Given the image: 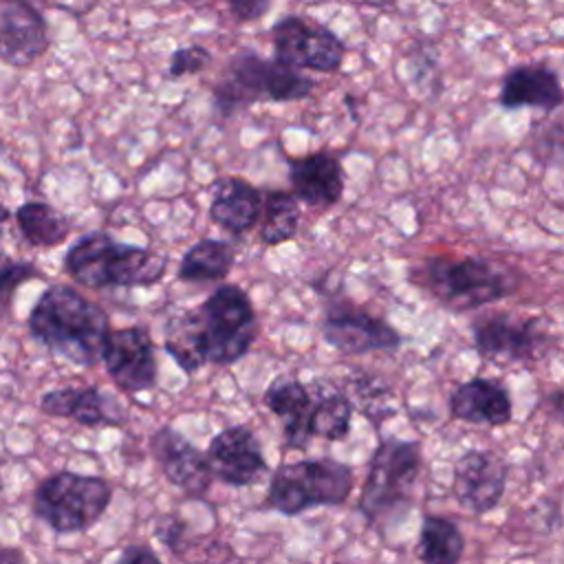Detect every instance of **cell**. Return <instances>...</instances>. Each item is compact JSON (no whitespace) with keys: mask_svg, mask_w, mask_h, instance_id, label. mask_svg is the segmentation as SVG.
Segmentation results:
<instances>
[{"mask_svg":"<svg viewBox=\"0 0 564 564\" xmlns=\"http://www.w3.org/2000/svg\"><path fill=\"white\" fill-rule=\"evenodd\" d=\"M258 317L247 291L218 284L196 308L176 313L165 324L163 348L187 375L203 366H231L253 346Z\"/></svg>","mask_w":564,"mask_h":564,"instance_id":"cell-1","label":"cell"},{"mask_svg":"<svg viewBox=\"0 0 564 564\" xmlns=\"http://www.w3.org/2000/svg\"><path fill=\"white\" fill-rule=\"evenodd\" d=\"M31 337L57 357L90 368L110 335L108 313L70 284L46 286L26 319Z\"/></svg>","mask_w":564,"mask_h":564,"instance_id":"cell-2","label":"cell"},{"mask_svg":"<svg viewBox=\"0 0 564 564\" xmlns=\"http://www.w3.org/2000/svg\"><path fill=\"white\" fill-rule=\"evenodd\" d=\"M64 271L88 289H134L161 282L167 260L145 247L119 242L106 231H90L68 247Z\"/></svg>","mask_w":564,"mask_h":564,"instance_id":"cell-3","label":"cell"},{"mask_svg":"<svg viewBox=\"0 0 564 564\" xmlns=\"http://www.w3.org/2000/svg\"><path fill=\"white\" fill-rule=\"evenodd\" d=\"M315 88V82L300 73V68L269 59L256 51H238L229 62L220 79L214 84V110L218 117L229 119L236 112L258 101H300Z\"/></svg>","mask_w":564,"mask_h":564,"instance_id":"cell-4","label":"cell"},{"mask_svg":"<svg viewBox=\"0 0 564 564\" xmlns=\"http://www.w3.org/2000/svg\"><path fill=\"white\" fill-rule=\"evenodd\" d=\"M419 284L445 308L465 313L511 295L520 275L489 258L434 256L421 262Z\"/></svg>","mask_w":564,"mask_h":564,"instance_id":"cell-5","label":"cell"},{"mask_svg":"<svg viewBox=\"0 0 564 564\" xmlns=\"http://www.w3.org/2000/svg\"><path fill=\"white\" fill-rule=\"evenodd\" d=\"M355 476L346 463L335 458H302L273 469L264 507L282 516H300L315 507L344 505L352 491Z\"/></svg>","mask_w":564,"mask_h":564,"instance_id":"cell-6","label":"cell"},{"mask_svg":"<svg viewBox=\"0 0 564 564\" xmlns=\"http://www.w3.org/2000/svg\"><path fill=\"white\" fill-rule=\"evenodd\" d=\"M112 487L101 476L55 471L33 491V513L55 533L88 531L108 509Z\"/></svg>","mask_w":564,"mask_h":564,"instance_id":"cell-7","label":"cell"},{"mask_svg":"<svg viewBox=\"0 0 564 564\" xmlns=\"http://www.w3.org/2000/svg\"><path fill=\"white\" fill-rule=\"evenodd\" d=\"M421 471V443L401 438H381L375 447L359 496V511L379 520L405 505Z\"/></svg>","mask_w":564,"mask_h":564,"instance_id":"cell-8","label":"cell"},{"mask_svg":"<svg viewBox=\"0 0 564 564\" xmlns=\"http://www.w3.org/2000/svg\"><path fill=\"white\" fill-rule=\"evenodd\" d=\"M469 330L480 357L491 361L542 359L553 337L544 317H520L509 311L480 313L471 319Z\"/></svg>","mask_w":564,"mask_h":564,"instance_id":"cell-9","label":"cell"},{"mask_svg":"<svg viewBox=\"0 0 564 564\" xmlns=\"http://www.w3.org/2000/svg\"><path fill=\"white\" fill-rule=\"evenodd\" d=\"M273 53L280 62L317 73H335L344 62V42L324 24L286 15L271 29Z\"/></svg>","mask_w":564,"mask_h":564,"instance_id":"cell-10","label":"cell"},{"mask_svg":"<svg viewBox=\"0 0 564 564\" xmlns=\"http://www.w3.org/2000/svg\"><path fill=\"white\" fill-rule=\"evenodd\" d=\"M319 333L328 346L344 355L392 352L403 346V335L390 322L348 302H333L324 311Z\"/></svg>","mask_w":564,"mask_h":564,"instance_id":"cell-11","label":"cell"},{"mask_svg":"<svg viewBox=\"0 0 564 564\" xmlns=\"http://www.w3.org/2000/svg\"><path fill=\"white\" fill-rule=\"evenodd\" d=\"M101 364L108 377L123 392H148L156 386V355L154 341L143 326H128L110 330Z\"/></svg>","mask_w":564,"mask_h":564,"instance_id":"cell-12","label":"cell"},{"mask_svg":"<svg viewBox=\"0 0 564 564\" xmlns=\"http://www.w3.org/2000/svg\"><path fill=\"white\" fill-rule=\"evenodd\" d=\"M509 467L496 452L467 449L454 465L452 494L474 516L496 509L507 489Z\"/></svg>","mask_w":564,"mask_h":564,"instance_id":"cell-13","label":"cell"},{"mask_svg":"<svg viewBox=\"0 0 564 564\" xmlns=\"http://www.w3.org/2000/svg\"><path fill=\"white\" fill-rule=\"evenodd\" d=\"M205 456L214 478L231 487H251L269 474L258 436L247 425H229L212 436Z\"/></svg>","mask_w":564,"mask_h":564,"instance_id":"cell-14","label":"cell"},{"mask_svg":"<svg viewBox=\"0 0 564 564\" xmlns=\"http://www.w3.org/2000/svg\"><path fill=\"white\" fill-rule=\"evenodd\" d=\"M150 452L167 482L192 498H203L212 487L214 474L203 449L189 443L172 425H161L150 436Z\"/></svg>","mask_w":564,"mask_h":564,"instance_id":"cell-15","label":"cell"},{"mask_svg":"<svg viewBox=\"0 0 564 564\" xmlns=\"http://www.w3.org/2000/svg\"><path fill=\"white\" fill-rule=\"evenodd\" d=\"M48 48L46 20L29 0H7L0 7V57L15 66H31Z\"/></svg>","mask_w":564,"mask_h":564,"instance_id":"cell-16","label":"cell"},{"mask_svg":"<svg viewBox=\"0 0 564 564\" xmlns=\"http://www.w3.org/2000/svg\"><path fill=\"white\" fill-rule=\"evenodd\" d=\"M40 410L46 416L73 419L79 425H123L128 414L123 405L97 386L84 388H55L40 397Z\"/></svg>","mask_w":564,"mask_h":564,"instance_id":"cell-17","label":"cell"},{"mask_svg":"<svg viewBox=\"0 0 564 564\" xmlns=\"http://www.w3.org/2000/svg\"><path fill=\"white\" fill-rule=\"evenodd\" d=\"M289 181L297 200L330 207L344 194V167L337 154L319 150L289 161Z\"/></svg>","mask_w":564,"mask_h":564,"instance_id":"cell-18","label":"cell"},{"mask_svg":"<svg viewBox=\"0 0 564 564\" xmlns=\"http://www.w3.org/2000/svg\"><path fill=\"white\" fill-rule=\"evenodd\" d=\"M449 412L454 419L476 425L500 427L513 419L509 390L491 377H471L449 394Z\"/></svg>","mask_w":564,"mask_h":564,"instance_id":"cell-19","label":"cell"},{"mask_svg":"<svg viewBox=\"0 0 564 564\" xmlns=\"http://www.w3.org/2000/svg\"><path fill=\"white\" fill-rule=\"evenodd\" d=\"M498 104L505 110L538 108L553 112L562 106L560 75L546 64H520L505 73Z\"/></svg>","mask_w":564,"mask_h":564,"instance_id":"cell-20","label":"cell"},{"mask_svg":"<svg viewBox=\"0 0 564 564\" xmlns=\"http://www.w3.org/2000/svg\"><path fill=\"white\" fill-rule=\"evenodd\" d=\"M209 218L220 229L242 236L258 225L262 192L240 176H220L209 187Z\"/></svg>","mask_w":564,"mask_h":564,"instance_id":"cell-21","label":"cell"},{"mask_svg":"<svg viewBox=\"0 0 564 564\" xmlns=\"http://www.w3.org/2000/svg\"><path fill=\"white\" fill-rule=\"evenodd\" d=\"M264 405L282 423L286 447L302 449L313 438L308 427L311 416V392L308 388L286 375H278L262 394Z\"/></svg>","mask_w":564,"mask_h":564,"instance_id":"cell-22","label":"cell"},{"mask_svg":"<svg viewBox=\"0 0 564 564\" xmlns=\"http://www.w3.org/2000/svg\"><path fill=\"white\" fill-rule=\"evenodd\" d=\"M311 392V434L326 441H341L350 432L352 403L341 388L326 381H313Z\"/></svg>","mask_w":564,"mask_h":564,"instance_id":"cell-23","label":"cell"},{"mask_svg":"<svg viewBox=\"0 0 564 564\" xmlns=\"http://www.w3.org/2000/svg\"><path fill=\"white\" fill-rule=\"evenodd\" d=\"M236 251L229 242L216 238H203L194 242L181 258L178 280L189 284L223 282L234 269Z\"/></svg>","mask_w":564,"mask_h":564,"instance_id":"cell-24","label":"cell"},{"mask_svg":"<svg viewBox=\"0 0 564 564\" xmlns=\"http://www.w3.org/2000/svg\"><path fill=\"white\" fill-rule=\"evenodd\" d=\"M15 225L31 247L51 249L70 234L68 218L44 200H26L15 209Z\"/></svg>","mask_w":564,"mask_h":564,"instance_id":"cell-25","label":"cell"},{"mask_svg":"<svg viewBox=\"0 0 564 564\" xmlns=\"http://www.w3.org/2000/svg\"><path fill=\"white\" fill-rule=\"evenodd\" d=\"M414 553L425 564H456L465 553V535L449 518L427 513L421 520Z\"/></svg>","mask_w":564,"mask_h":564,"instance_id":"cell-26","label":"cell"},{"mask_svg":"<svg viewBox=\"0 0 564 564\" xmlns=\"http://www.w3.org/2000/svg\"><path fill=\"white\" fill-rule=\"evenodd\" d=\"M258 227L264 247H275L295 238L300 229V200L295 194L284 189L262 192Z\"/></svg>","mask_w":564,"mask_h":564,"instance_id":"cell-27","label":"cell"},{"mask_svg":"<svg viewBox=\"0 0 564 564\" xmlns=\"http://www.w3.org/2000/svg\"><path fill=\"white\" fill-rule=\"evenodd\" d=\"M348 399L352 403V410L357 408L366 419L381 421L383 416L394 414L392 408H388V399L392 397L390 386L375 375H361L350 379L348 388Z\"/></svg>","mask_w":564,"mask_h":564,"instance_id":"cell-28","label":"cell"},{"mask_svg":"<svg viewBox=\"0 0 564 564\" xmlns=\"http://www.w3.org/2000/svg\"><path fill=\"white\" fill-rule=\"evenodd\" d=\"M40 271L29 260H15L11 258L2 245H0V306L7 304L18 286L31 278H37Z\"/></svg>","mask_w":564,"mask_h":564,"instance_id":"cell-29","label":"cell"},{"mask_svg":"<svg viewBox=\"0 0 564 564\" xmlns=\"http://www.w3.org/2000/svg\"><path fill=\"white\" fill-rule=\"evenodd\" d=\"M212 62V53L203 44H189V46H178L172 51L170 62H167V75L172 79H181L185 75H196L205 70Z\"/></svg>","mask_w":564,"mask_h":564,"instance_id":"cell-30","label":"cell"},{"mask_svg":"<svg viewBox=\"0 0 564 564\" xmlns=\"http://www.w3.org/2000/svg\"><path fill=\"white\" fill-rule=\"evenodd\" d=\"M185 533H187L185 520L174 516V513L159 518V522L154 527V538L174 555L183 553V549H185Z\"/></svg>","mask_w":564,"mask_h":564,"instance_id":"cell-31","label":"cell"},{"mask_svg":"<svg viewBox=\"0 0 564 564\" xmlns=\"http://www.w3.org/2000/svg\"><path fill=\"white\" fill-rule=\"evenodd\" d=\"M225 2H227L229 11L242 22L260 20L269 11V4H271V0H225Z\"/></svg>","mask_w":564,"mask_h":564,"instance_id":"cell-32","label":"cell"},{"mask_svg":"<svg viewBox=\"0 0 564 564\" xmlns=\"http://www.w3.org/2000/svg\"><path fill=\"white\" fill-rule=\"evenodd\" d=\"M117 562L119 564H143V562L159 564L161 560H159V553L152 551L148 544H128Z\"/></svg>","mask_w":564,"mask_h":564,"instance_id":"cell-33","label":"cell"},{"mask_svg":"<svg viewBox=\"0 0 564 564\" xmlns=\"http://www.w3.org/2000/svg\"><path fill=\"white\" fill-rule=\"evenodd\" d=\"M24 553L15 546H2L0 544V562H24Z\"/></svg>","mask_w":564,"mask_h":564,"instance_id":"cell-34","label":"cell"},{"mask_svg":"<svg viewBox=\"0 0 564 564\" xmlns=\"http://www.w3.org/2000/svg\"><path fill=\"white\" fill-rule=\"evenodd\" d=\"M9 229H11V212L0 205V242L9 238Z\"/></svg>","mask_w":564,"mask_h":564,"instance_id":"cell-35","label":"cell"},{"mask_svg":"<svg viewBox=\"0 0 564 564\" xmlns=\"http://www.w3.org/2000/svg\"><path fill=\"white\" fill-rule=\"evenodd\" d=\"M366 2H370V4H375V7H386L390 0H366Z\"/></svg>","mask_w":564,"mask_h":564,"instance_id":"cell-36","label":"cell"}]
</instances>
